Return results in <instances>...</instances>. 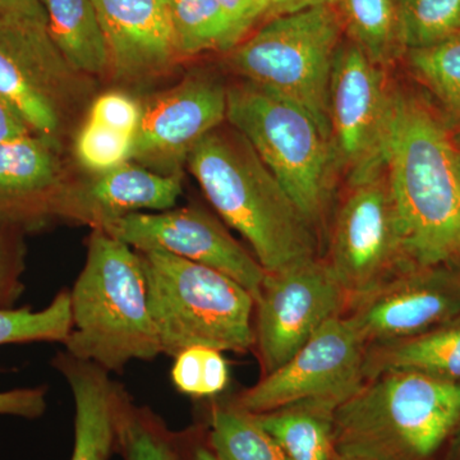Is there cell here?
<instances>
[{"label": "cell", "instance_id": "ac0fdd59", "mask_svg": "<svg viewBox=\"0 0 460 460\" xmlns=\"http://www.w3.org/2000/svg\"><path fill=\"white\" fill-rule=\"evenodd\" d=\"M53 366L75 399V447L71 460H109L118 453L119 423L129 395L111 372L93 362L58 353Z\"/></svg>", "mask_w": 460, "mask_h": 460}, {"label": "cell", "instance_id": "f546056e", "mask_svg": "<svg viewBox=\"0 0 460 460\" xmlns=\"http://www.w3.org/2000/svg\"><path fill=\"white\" fill-rule=\"evenodd\" d=\"M172 385L192 398H213L226 389L229 367L222 350L215 348L190 347L174 357L172 367Z\"/></svg>", "mask_w": 460, "mask_h": 460}, {"label": "cell", "instance_id": "ffe728a7", "mask_svg": "<svg viewBox=\"0 0 460 460\" xmlns=\"http://www.w3.org/2000/svg\"><path fill=\"white\" fill-rule=\"evenodd\" d=\"M389 370L425 372L460 384V317L419 337L367 349L366 378Z\"/></svg>", "mask_w": 460, "mask_h": 460}, {"label": "cell", "instance_id": "d4e9b609", "mask_svg": "<svg viewBox=\"0 0 460 460\" xmlns=\"http://www.w3.org/2000/svg\"><path fill=\"white\" fill-rule=\"evenodd\" d=\"M0 96L16 109L33 135L40 136L59 147L65 113L40 84L2 50Z\"/></svg>", "mask_w": 460, "mask_h": 460}, {"label": "cell", "instance_id": "ba28073f", "mask_svg": "<svg viewBox=\"0 0 460 460\" xmlns=\"http://www.w3.org/2000/svg\"><path fill=\"white\" fill-rule=\"evenodd\" d=\"M386 69L352 41L341 42L329 87V132L339 174L348 186L385 171L394 113Z\"/></svg>", "mask_w": 460, "mask_h": 460}, {"label": "cell", "instance_id": "4fadbf2b", "mask_svg": "<svg viewBox=\"0 0 460 460\" xmlns=\"http://www.w3.org/2000/svg\"><path fill=\"white\" fill-rule=\"evenodd\" d=\"M104 232L136 251L159 250L228 275L256 298L266 271L228 229L198 206L155 213H133Z\"/></svg>", "mask_w": 460, "mask_h": 460}, {"label": "cell", "instance_id": "f1b7e54d", "mask_svg": "<svg viewBox=\"0 0 460 460\" xmlns=\"http://www.w3.org/2000/svg\"><path fill=\"white\" fill-rule=\"evenodd\" d=\"M398 4L407 50L431 47L460 32V0H398Z\"/></svg>", "mask_w": 460, "mask_h": 460}, {"label": "cell", "instance_id": "6da1fadb", "mask_svg": "<svg viewBox=\"0 0 460 460\" xmlns=\"http://www.w3.org/2000/svg\"><path fill=\"white\" fill-rule=\"evenodd\" d=\"M385 174L410 266L460 259V154L441 118L395 89Z\"/></svg>", "mask_w": 460, "mask_h": 460}, {"label": "cell", "instance_id": "7c38bea8", "mask_svg": "<svg viewBox=\"0 0 460 460\" xmlns=\"http://www.w3.org/2000/svg\"><path fill=\"white\" fill-rule=\"evenodd\" d=\"M328 263L349 299L410 266L385 171L349 186L335 217Z\"/></svg>", "mask_w": 460, "mask_h": 460}, {"label": "cell", "instance_id": "5b68a950", "mask_svg": "<svg viewBox=\"0 0 460 460\" xmlns=\"http://www.w3.org/2000/svg\"><path fill=\"white\" fill-rule=\"evenodd\" d=\"M162 353L190 347L247 352L255 345V298L228 275L165 251H137Z\"/></svg>", "mask_w": 460, "mask_h": 460}, {"label": "cell", "instance_id": "7402d4cb", "mask_svg": "<svg viewBox=\"0 0 460 460\" xmlns=\"http://www.w3.org/2000/svg\"><path fill=\"white\" fill-rule=\"evenodd\" d=\"M335 408L320 402H298L256 420L277 440L289 460H335Z\"/></svg>", "mask_w": 460, "mask_h": 460}, {"label": "cell", "instance_id": "1f68e13d", "mask_svg": "<svg viewBox=\"0 0 460 460\" xmlns=\"http://www.w3.org/2000/svg\"><path fill=\"white\" fill-rule=\"evenodd\" d=\"M25 233L16 226L0 223V308H13L25 292Z\"/></svg>", "mask_w": 460, "mask_h": 460}, {"label": "cell", "instance_id": "8fae6325", "mask_svg": "<svg viewBox=\"0 0 460 460\" xmlns=\"http://www.w3.org/2000/svg\"><path fill=\"white\" fill-rule=\"evenodd\" d=\"M348 305L367 345L416 338L460 317V270L454 263L407 266Z\"/></svg>", "mask_w": 460, "mask_h": 460}, {"label": "cell", "instance_id": "d6986e66", "mask_svg": "<svg viewBox=\"0 0 460 460\" xmlns=\"http://www.w3.org/2000/svg\"><path fill=\"white\" fill-rule=\"evenodd\" d=\"M48 30L66 62L77 74L111 72V54L93 0H42Z\"/></svg>", "mask_w": 460, "mask_h": 460}, {"label": "cell", "instance_id": "f35d334b", "mask_svg": "<svg viewBox=\"0 0 460 460\" xmlns=\"http://www.w3.org/2000/svg\"><path fill=\"white\" fill-rule=\"evenodd\" d=\"M187 460H219L208 445L202 444L195 435L183 432Z\"/></svg>", "mask_w": 460, "mask_h": 460}, {"label": "cell", "instance_id": "5bb4252c", "mask_svg": "<svg viewBox=\"0 0 460 460\" xmlns=\"http://www.w3.org/2000/svg\"><path fill=\"white\" fill-rule=\"evenodd\" d=\"M226 122V87L206 75H192L142 107L132 160L180 172L190 150Z\"/></svg>", "mask_w": 460, "mask_h": 460}, {"label": "cell", "instance_id": "9c48e42d", "mask_svg": "<svg viewBox=\"0 0 460 460\" xmlns=\"http://www.w3.org/2000/svg\"><path fill=\"white\" fill-rule=\"evenodd\" d=\"M368 345L348 316L332 317L277 370L266 374L234 404L252 414L298 402H320L335 410L366 381Z\"/></svg>", "mask_w": 460, "mask_h": 460}, {"label": "cell", "instance_id": "d6a6232c", "mask_svg": "<svg viewBox=\"0 0 460 460\" xmlns=\"http://www.w3.org/2000/svg\"><path fill=\"white\" fill-rule=\"evenodd\" d=\"M142 118V105L123 93L100 95L90 108L89 119L135 137Z\"/></svg>", "mask_w": 460, "mask_h": 460}, {"label": "cell", "instance_id": "2e32d148", "mask_svg": "<svg viewBox=\"0 0 460 460\" xmlns=\"http://www.w3.org/2000/svg\"><path fill=\"white\" fill-rule=\"evenodd\" d=\"M111 54V74L142 83L171 71L181 59L165 0H93Z\"/></svg>", "mask_w": 460, "mask_h": 460}, {"label": "cell", "instance_id": "8d00e7d4", "mask_svg": "<svg viewBox=\"0 0 460 460\" xmlns=\"http://www.w3.org/2000/svg\"><path fill=\"white\" fill-rule=\"evenodd\" d=\"M234 30L235 45L251 32V16L256 0H217ZM234 45V47H235Z\"/></svg>", "mask_w": 460, "mask_h": 460}, {"label": "cell", "instance_id": "ab89813d", "mask_svg": "<svg viewBox=\"0 0 460 460\" xmlns=\"http://www.w3.org/2000/svg\"><path fill=\"white\" fill-rule=\"evenodd\" d=\"M450 460H460V431L458 438H456V444H454L452 456Z\"/></svg>", "mask_w": 460, "mask_h": 460}, {"label": "cell", "instance_id": "74e56055", "mask_svg": "<svg viewBox=\"0 0 460 460\" xmlns=\"http://www.w3.org/2000/svg\"><path fill=\"white\" fill-rule=\"evenodd\" d=\"M33 135L16 109L0 96V144Z\"/></svg>", "mask_w": 460, "mask_h": 460}, {"label": "cell", "instance_id": "484cf974", "mask_svg": "<svg viewBox=\"0 0 460 460\" xmlns=\"http://www.w3.org/2000/svg\"><path fill=\"white\" fill-rule=\"evenodd\" d=\"M118 453L124 460H187L184 434L169 429L155 411L132 399L120 417Z\"/></svg>", "mask_w": 460, "mask_h": 460}, {"label": "cell", "instance_id": "60d3db41", "mask_svg": "<svg viewBox=\"0 0 460 460\" xmlns=\"http://www.w3.org/2000/svg\"><path fill=\"white\" fill-rule=\"evenodd\" d=\"M454 140H456V147H458L459 154H460V131L458 135L454 136Z\"/></svg>", "mask_w": 460, "mask_h": 460}, {"label": "cell", "instance_id": "e575fe53", "mask_svg": "<svg viewBox=\"0 0 460 460\" xmlns=\"http://www.w3.org/2000/svg\"><path fill=\"white\" fill-rule=\"evenodd\" d=\"M47 387H21L0 392V416L40 419L47 411Z\"/></svg>", "mask_w": 460, "mask_h": 460}, {"label": "cell", "instance_id": "30bf717a", "mask_svg": "<svg viewBox=\"0 0 460 460\" xmlns=\"http://www.w3.org/2000/svg\"><path fill=\"white\" fill-rule=\"evenodd\" d=\"M348 302L329 263L317 256L266 272L255 298V344L265 375L289 361Z\"/></svg>", "mask_w": 460, "mask_h": 460}, {"label": "cell", "instance_id": "7a4b0ae2", "mask_svg": "<svg viewBox=\"0 0 460 460\" xmlns=\"http://www.w3.org/2000/svg\"><path fill=\"white\" fill-rule=\"evenodd\" d=\"M187 164L217 213L246 239L263 270H283L316 256L314 226L229 123L199 140Z\"/></svg>", "mask_w": 460, "mask_h": 460}, {"label": "cell", "instance_id": "3957f363", "mask_svg": "<svg viewBox=\"0 0 460 460\" xmlns=\"http://www.w3.org/2000/svg\"><path fill=\"white\" fill-rule=\"evenodd\" d=\"M460 426V384L413 370L366 378L334 411L337 456L429 460Z\"/></svg>", "mask_w": 460, "mask_h": 460}, {"label": "cell", "instance_id": "603a6c76", "mask_svg": "<svg viewBox=\"0 0 460 460\" xmlns=\"http://www.w3.org/2000/svg\"><path fill=\"white\" fill-rule=\"evenodd\" d=\"M206 445L219 460H289L255 414L241 410L234 402L215 405Z\"/></svg>", "mask_w": 460, "mask_h": 460}, {"label": "cell", "instance_id": "44dd1931", "mask_svg": "<svg viewBox=\"0 0 460 460\" xmlns=\"http://www.w3.org/2000/svg\"><path fill=\"white\" fill-rule=\"evenodd\" d=\"M344 33L372 62L387 68L405 56L398 0H329Z\"/></svg>", "mask_w": 460, "mask_h": 460}, {"label": "cell", "instance_id": "cb8c5ba5", "mask_svg": "<svg viewBox=\"0 0 460 460\" xmlns=\"http://www.w3.org/2000/svg\"><path fill=\"white\" fill-rule=\"evenodd\" d=\"M181 58L234 48V30L217 0H165Z\"/></svg>", "mask_w": 460, "mask_h": 460}, {"label": "cell", "instance_id": "83f0119b", "mask_svg": "<svg viewBox=\"0 0 460 460\" xmlns=\"http://www.w3.org/2000/svg\"><path fill=\"white\" fill-rule=\"evenodd\" d=\"M71 328V301L66 290L57 295L44 310L0 308V345L36 341L63 344Z\"/></svg>", "mask_w": 460, "mask_h": 460}, {"label": "cell", "instance_id": "4316f807", "mask_svg": "<svg viewBox=\"0 0 460 460\" xmlns=\"http://www.w3.org/2000/svg\"><path fill=\"white\" fill-rule=\"evenodd\" d=\"M411 74L460 123V32L447 40L405 53Z\"/></svg>", "mask_w": 460, "mask_h": 460}, {"label": "cell", "instance_id": "4dcf8cb0", "mask_svg": "<svg viewBox=\"0 0 460 460\" xmlns=\"http://www.w3.org/2000/svg\"><path fill=\"white\" fill-rule=\"evenodd\" d=\"M135 137L87 119L75 137V153L87 171L102 174L131 162Z\"/></svg>", "mask_w": 460, "mask_h": 460}, {"label": "cell", "instance_id": "8992f818", "mask_svg": "<svg viewBox=\"0 0 460 460\" xmlns=\"http://www.w3.org/2000/svg\"><path fill=\"white\" fill-rule=\"evenodd\" d=\"M226 123L252 145L314 228L326 213L339 169L332 140L313 115L241 80L226 87Z\"/></svg>", "mask_w": 460, "mask_h": 460}, {"label": "cell", "instance_id": "836d02e7", "mask_svg": "<svg viewBox=\"0 0 460 460\" xmlns=\"http://www.w3.org/2000/svg\"><path fill=\"white\" fill-rule=\"evenodd\" d=\"M48 29L42 0H0V31Z\"/></svg>", "mask_w": 460, "mask_h": 460}, {"label": "cell", "instance_id": "52a82bcc", "mask_svg": "<svg viewBox=\"0 0 460 460\" xmlns=\"http://www.w3.org/2000/svg\"><path fill=\"white\" fill-rule=\"evenodd\" d=\"M343 26L330 4L314 5L266 21L226 57L247 83L305 109L329 132V87Z\"/></svg>", "mask_w": 460, "mask_h": 460}, {"label": "cell", "instance_id": "277c9868", "mask_svg": "<svg viewBox=\"0 0 460 460\" xmlns=\"http://www.w3.org/2000/svg\"><path fill=\"white\" fill-rule=\"evenodd\" d=\"M72 328L66 352L108 372L162 354L137 251L93 229L86 262L69 292Z\"/></svg>", "mask_w": 460, "mask_h": 460}, {"label": "cell", "instance_id": "d590c367", "mask_svg": "<svg viewBox=\"0 0 460 460\" xmlns=\"http://www.w3.org/2000/svg\"><path fill=\"white\" fill-rule=\"evenodd\" d=\"M320 4H329V0H256L251 16V32L271 18Z\"/></svg>", "mask_w": 460, "mask_h": 460}, {"label": "cell", "instance_id": "9a60e30c", "mask_svg": "<svg viewBox=\"0 0 460 460\" xmlns=\"http://www.w3.org/2000/svg\"><path fill=\"white\" fill-rule=\"evenodd\" d=\"M181 192V172L163 174L128 162L87 180H66L50 214L102 230L126 215L171 210Z\"/></svg>", "mask_w": 460, "mask_h": 460}, {"label": "cell", "instance_id": "b9f144b4", "mask_svg": "<svg viewBox=\"0 0 460 460\" xmlns=\"http://www.w3.org/2000/svg\"><path fill=\"white\" fill-rule=\"evenodd\" d=\"M335 460H356V459L343 458V456H337V458H335Z\"/></svg>", "mask_w": 460, "mask_h": 460}, {"label": "cell", "instance_id": "e0dca14e", "mask_svg": "<svg viewBox=\"0 0 460 460\" xmlns=\"http://www.w3.org/2000/svg\"><path fill=\"white\" fill-rule=\"evenodd\" d=\"M58 151L36 135L0 144V223L29 232L51 219V204L66 181Z\"/></svg>", "mask_w": 460, "mask_h": 460}]
</instances>
